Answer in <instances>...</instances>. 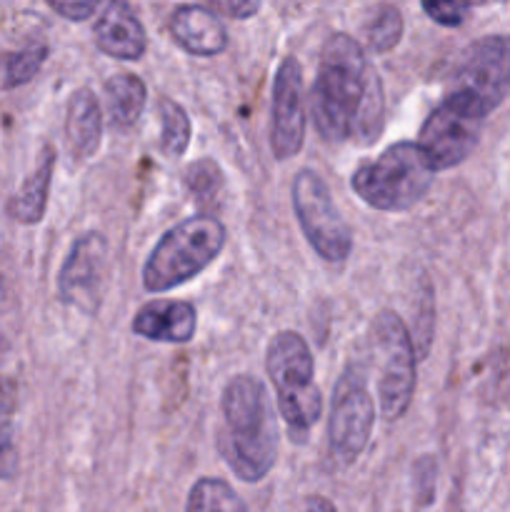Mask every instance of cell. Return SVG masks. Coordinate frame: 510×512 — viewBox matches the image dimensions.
I'll list each match as a JSON object with an SVG mask.
<instances>
[{
	"label": "cell",
	"mask_w": 510,
	"mask_h": 512,
	"mask_svg": "<svg viewBox=\"0 0 510 512\" xmlns=\"http://www.w3.org/2000/svg\"><path fill=\"white\" fill-rule=\"evenodd\" d=\"M310 113L328 143L350 140L370 145L383 133V83L350 35L335 33L325 40L310 93Z\"/></svg>",
	"instance_id": "cell-1"
},
{
	"label": "cell",
	"mask_w": 510,
	"mask_h": 512,
	"mask_svg": "<svg viewBox=\"0 0 510 512\" xmlns=\"http://www.w3.org/2000/svg\"><path fill=\"white\" fill-rule=\"evenodd\" d=\"M220 408V455L243 483H258L278 458V423L268 390L253 375H238L225 388Z\"/></svg>",
	"instance_id": "cell-2"
},
{
	"label": "cell",
	"mask_w": 510,
	"mask_h": 512,
	"mask_svg": "<svg viewBox=\"0 0 510 512\" xmlns=\"http://www.w3.org/2000/svg\"><path fill=\"white\" fill-rule=\"evenodd\" d=\"M225 245V228L215 215L200 213L170 228L143 268L148 293H165L203 273Z\"/></svg>",
	"instance_id": "cell-3"
},
{
	"label": "cell",
	"mask_w": 510,
	"mask_h": 512,
	"mask_svg": "<svg viewBox=\"0 0 510 512\" xmlns=\"http://www.w3.org/2000/svg\"><path fill=\"white\" fill-rule=\"evenodd\" d=\"M265 370L278 393V410L293 440L303 443L323 413V395L313 380V353L300 333L283 330L265 353Z\"/></svg>",
	"instance_id": "cell-4"
},
{
	"label": "cell",
	"mask_w": 510,
	"mask_h": 512,
	"mask_svg": "<svg viewBox=\"0 0 510 512\" xmlns=\"http://www.w3.org/2000/svg\"><path fill=\"white\" fill-rule=\"evenodd\" d=\"M435 170L430 168L423 148L415 143L390 145L380 158L360 165L353 173V190L370 208L398 213L413 208L433 185Z\"/></svg>",
	"instance_id": "cell-5"
},
{
	"label": "cell",
	"mask_w": 510,
	"mask_h": 512,
	"mask_svg": "<svg viewBox=\"0 0 510 512\" xmlns=\"http://www.w3.org/2000/svg\"><path fill=\"white\" fill-rule=\"evenodd\" d=\"M510 93V38L485 35L475 40L455 65L445 98H453L470 113L488 118Z\"/></svg>",
	"instance_id": "cell-6"
},
{
	"label": "cell",
	"mask_w": 510,
	"mask_h": 512,
	"mask_svg": "<svg viewBox=\"0 0 510 512\" xmlns=\"http://www.w3.org/2000/svg\"><path fill=\"white\" fill-rule=\"evenodd\" d=\"M370 345L380 363L378 400L385 420H400L415 393V345L408 328L393 310H383L370 325Z\"/></svg>",
	"instance_id": "cell-7"
},
{
	"label": "cell",
	"mask_w": 510,
	"mask_h": 512,
	"mask_svg": "<svg viewBox=\"0 0 510 512\" xmlns=\"http://www.w3.org/2000/svg\"><path fill=\"white\" fill-rule=\"evenodd\" d=\"M375 423V403L360 365H348L335 383L328 423V453L338 468H348L368 445Z\"/></svg>",
	"instance_id": "cell-8"
},
{
	"label": "cell",
	"mask_w": 510,
	"mask_h": 512,
	"mask_svg": "<svg viewBox=\"0 0 510 512\" xmlns=\"http://www.w3.org/2000/svg\"><path fill=\"white\" fill-rule=\"evenodd\" d=\"M293 210L300 230L315 253L328 263H343L353 250L348 223L335 208L328 183L315 170L303 168L293 180Z\"/></svg>",
	"instance_id": "cell-9"
},
{
	"label": "cell",
	"mask_w": 510,
	"mask_h": 512,
	"mask_svg": "<svg viewBox=\"0 0 510 512\" xmlns=\"http://www.w3.org/2000/svg\"><path fill=\"white\" fill-rule=\"evenodd\" d=\"M483 120L453 98H443V103L425 118L420 130L418 145L423 148L430 168L438 173L463 163L478 145Z\"/></svg>",
	"instance_id": "cell-10"
},
{
	"label": "cell",
	"mask_w": 510,
	"mask_h": 512,
	"mask_svg": "<svg viewBox=\"0 0 510 512\" xmlns=\"http://www.w3.org/2000/svg\"><path fill=\"white\" fill-rule=\"evenodd\" d=\"M108 280V240L85 233L70 248L58 275L60 300L85 315H95Z\"/></svg>",
	"instance_id": "cell-11"
},
{
	"label": "cell",
	"mask_w": 510,
	"mask_h": 512,
	"mask_svg": "<svg viewBox=\"0 0 510 512\" xmlns=\"http://www.w3.org/2000/svg\"><path fill=\"white\" fill-rule=\"evenodd\" d=\"M305 140L303 70L295 58H285L275 73L270 108V148L278 160L300 153Z\"/></svg>",
	"instance_id": "cell-12"
},
{
	"label": "cell",
	"mask_w": 510,
	"mask_h": 512,
	"mask_svg": "<svg viewBox=\"0 0 510 512\" xmlns=\"http://www.w3.org/2000/svg\"><path fill=\"white\" fill-rule=\"evenodd\" d=\"M93 33L100 53L110 55V58L138 60L148 48L143 23L128 0H100V13Z\"/></svg>",
	"instance_id": "cell-13"
},
{
	"label": "cell",
	"mask_w": 510,
	"mask_h": 512,
	"mask_svg": "<svg viewBox=\"0 0 510 512\" xmlns=\"http://www.w3.org/2000/svg\"><path fill=\"white\" fill-rule=\"evenodd\" d=\"M198 328V313L185 300H153L133 318V330L140 338L155 343H188Z\"/></svg>",
	"instance_id": "cell-14"
},
{
	"label": "cell",
	"mask_w": 510,
	"mask_h": 512,
	"mask_svg": "<svg viewBox=\"0 0 510 512\" xmlns=\"http://www.w3.org/2000/svg\"><path fill=\"white\" fill-rule=\"evenodd\" d=\"M175 43L190 55H218L228 48V33L218 15L200 5H180L170 18Z\"/></svg>",
	"instance_id": "cell-15"
},
{
	"label": "cell",
	"mask_w": 510,
	"mask_h": 512,
	"mask_svg": "<svg viewBox=\"0 0 510 512\" xmlns=\"http://www.w3.org/2000/svg\"><path fill=\"white\" fill-rule=\"evenodd\" d=\"M103 140V110L90 88H80L70 95L65 113V143L75 160H90Z\"/></svg>",
	"instance_id": "cell-16"
},
{
	"label": "cell",
	"mask_w": 510,
	"mask_h": 512,
	"mask_svg": "<svg viewBox=\"0 0 510 512\" xmlns=\"http://www.w3.org/2000/svg\"><path fill=\"white\" fill-rule=\"evenodd\" d=\"M53 168H55L53 148H43L35 170L28 175V180L20 185L18 195L8 203V213L13 215L18 223L35 225L43 220L45 205H48L50 183H53Z\"/></svg>",
	"instance_id": "cell-17"
},
{
	"label": "cell",
	"mask_w": 510,
	"mask_h": 512,
	"mask_svg": "<svg viewBox=\"0 0 510 512\" xmlns=\"http://www.w3.org/2000/svg\"><path fill=\"white\" fill-rule=\"evenodd\" d=\"M148 103V88L133 73H118L105 83V110L113 128L128 130L143 115Z\"/></svg>",
	"instance_id": "cell-18"
},
{
	"label": "cell",
	"mask_w": 510,
	"mask_h": 512,
	"mask_svg": "<svg viewBox=\"0 0 510 512\" xmlns=\"http://www.w3.org/2000/svg\"><path fill=\"white\" fill-rule=\"evenodd\" d=\"M160 148L168 158H180L190 143V118L185 108L175 100H160Z\"/></svg>",
	"instance_id": "cell-19"
},
{
	"label": "cell",
	"mask_w": 510,
	"mask_h": 512,
	"mask_svg": "<svg viewBox=\"0 0 510 512\" xmlns=\"http://www.w3.org/2000/svg\"><path fill=\"white\" fill-rule=\"evenodd\" d=\"M188 512H210V510H228V512H243L245 503L238 495L230 490L228 483L215 478H203L193 485L185 503Z\"/></svg>",
	"instance_id": "cell-20"
},
{
	"label": "cell",
	"mask_w": 510,
	"mask_h": 512,
	"mask_svg": "<svg viewBox=\"0 0 510 512\" xmlns=\"http://www.w3.org/2000/svg\"><path fill=\"white\" fill-rule=\"evenodd\" d=\"M365 33H368V45L375 53H388L403 38V15L393 5H380L370 18Z\"/></svg>",
	"instance_id": "cell-21"
},
{
	"label": "cell",
	"mask_w": 510,
	"mask_h": 512,
	"mask_svg": "<svg viewBox=\"0 0 510 512\" xmlns=\"http://www.w3.org/2000/svg\"><path fill=\"white\" fill-rule=\"evenodd\" d=\"M48 60V45H30V48L10 53L5 58V88H18L30 83Z\"/></svg>",
	"instance_id": "cell-22"
},
{
	"label": "cell",
	"mask_w": 510,
	"mask_h": 512,
	"mask_svg": "<svg viewBox=\"0 0 510 512\" xmlns=\"http://www.w3.org/2000/svg\"><path fill=\"white\" fill-rule=\"evenodd\" d=\"M185 185H188V190L200 205H210L220 195L223 175H220V168L213 160L205 158L190 165L188 173H185Z\"/></svg>",
	"instance_id": "cell-23"
},
{
	"label": "cell",
	"mask_w": 510,
	"mask_h": 512,
	"mask_svg": "<svg viewBox=\"0 0 510 512\" xmlns=\"http://www.w3.org/2000/svg\"><path fill=\"white\" fill-rule=\"evenodd\" d=\"M430 20L445 28H458L465 23L470 10V0H420Z\"/></svg>",
	"instance_id": "cell-24"
},
{
	"label": "cell",
	"mask_w": 510,
	"mask_h": 512,
	"mask_svg": "<svg viewBox=\"0 0 510 512\" xmlns=\"http://www.w3.org/2000/svg\"><path fill=\"white\" fill-rule=\"evenodd\" d=\"M18 448H15L13 428L8 423L0 425V480H13L18 475Z\"/></svg>",
	"instance_id": "cell-25"
},
{
	"label": "cell",
	"mask_w": 510,
	"mask_h": 512,
	"mask_svg": "<svg viewBox=\"0 0 510 512\" xmlns=\"http://www.w3.org/2000/svg\"><path fill=\"white\" fill-rule=\"evenodd\" d=\"M65 20H88L100 8V0H45Z\"/></svg>",
	"instance_id": "cell-26"
},
{
	"label": "cell",
	"mask_w": 510,
	"mask_h": 512,
	"mask_svg": "<svg viewBox=\"0 0 510 512\" xmlns=\"http://www.w3.org/2000/svg\"><path fill=\"white\" fill-rule=\"evenodd\" d=\"M208 3L215 13H223L228 15V18L238 20L250 18V15L258 13L260 8V0H208Z\"/></svg>",
	"instance_id": "cell-27"
},
{
	"label": "cell",
	"mask_w": 510,
	"mask_h": 512,
	"mask_svg": "<svg viewBox=\"0 0 510 512\" xmlns=\"http://www.w3.org/2000/svg\"><path fill=\"white\" fill-rule=\"evenodd\" d=\"M13 403H15V388L10 383H5V380H0V413L13 408Z\"/></svg>",
	"instance_id": "cell-28"
},
{
	"label": "cell",
	"mask_w": 510,
	"mask_h": 512,
	"mask_svg": "<svg viewBox=\"0 0 510 512\" xmlns=\"http://www.w3.org/2000/svg\"><path fill=\"white\" fill-rule=\"evenodd\" d=\"M8 353H10V345L8 340H5V335L0 333V368H3L5 360H8Z\"/></svg>",
	"instance_id": "cell-29"
},
{
	"label": "cell",
	"mask_w": 510,
	"mask_h": 512,
	"mask_svg": "<svg viewBox=\"0 0 510 512\" xmlns=\"http://www.w3.org/2000/svg\"><path fill=\"white\" fill-rule=\"evenodd\" d=\"M8 298H10V290H8V285H5V280L0 278V310H5V305H8Z\"/></svg>",
	"instance_id": "cell-30"
},
{
	"label": "cell",
	"mask_w": 510,
	"mask_h": 512,
	"mask_svg": "<svg viewBox=\"0 0 510 512\" xmlns=\"http://www.w3.org/2000/svg\"><path fill=\"white\" fill-rule=\"evenodd\" d=\"M308 508H325V510H333V503H328V500H308Z\"/></svg>",
	"instance_id": "cell-31"
},
{
	"label": "cell",
	"mask_w": 510,
	"mask_h": 512,
	"mask_svg": "<svg viewBox=\"0 0 510 512\" xmlns=\"http://www.w3.org/2000/svg\"><path fill=\"white\" fill-rule=\"evenodd\" d=\"M470 3H480V5H485V3H503V0H470Z\"/></svg>",
	"instance_id": "cell-32"
}]
</instances>
